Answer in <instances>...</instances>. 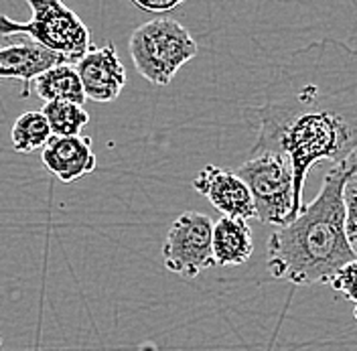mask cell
Here are the masks:
<instances>
[{
  "mask_svg": "<svg viewBox=\"0 0 357 351\" xmlns=\"http://www.w3.org/2000/svg\"><path fill=\"white\" fill-rule=\"evenodd\" d=\"M256 128L252 151L289 156L294 177L290 221L303 214L307 175L321 160L347 163L357 153V49L321 39L272 69L260 106L245 110Z\"/></svg>",
  "mask_w": 357,
  "mask_h": 351,
  "instance_id": "1",
  "label": "cell"
},
{
  "mask_svg": "<svg viewBox=\"0 0 357 351\" xmlns=\"http://www.w3.org/2000/svg\"><path fill=\"white\" fill-rule=\"evenodd\" d=\"M356 165V156L333 165L303 214L270 236L266 266L274 278L296 286H327L337 270L356 260L345 236L343 205V185Z\"/></svg>",
  "mask_w": 357,
  "mask_h": 351,
  "instance_id": "2",
  "label": "cell"
},
{
  "mask_svg": "<svg viewBox=\"0 0 357 351\" xmlns=\"http://www.w3.org/2000/svg\"><path fill=\"white\" fill-rule=\"evenodd\" d=\"M128 51L136 71L153 86H169L177 71L189 64L199 47L175 19H153L134 29Z\"/></svg>",
  "mask_w": 357,
  "mask_h": 351,
  "instance_id": "3",
  "label": "cell"
},
{
  "mask_svg": "<svg viewBox=\"0 0 357 351\" xmlns=\"http://www.w3.org/2000/svg\"><path fill=\"white\" fill-rule=\"evenodd\" d=\"M26 4L31 6V19L26 22L0 15L2 37L24 35L63 57L66 64H77L93 47L86 22L63 0H26Z\"/></svg>",
  "mask_w": 357,
  "mask_h": 351,
  "instance_id": "4",
  "label": "cell"
},
{
  "mask_svg": "<svg viewBox=\"0 0 357 351\" xmlns=\"http://www.w3.org/2000/svg\"><path fill=\"white\" fill-rule=\"evenodd\" d=\"M248 185L256 220L268 225L289 223L294 205V177L289 156L278 151H250L236 169Z\"/></svg>",
  "mask_w": 357,
  "mask_h": 351,
  "instance_id": "5",
  "label": "cell"
},
{
  "mask_svg": "<svg viewBox=\"0 0 357 351\" xmlns=\"http://www.w3.org/2000/svg\"><path fill=\"white\" fill-rule=\"evenodd\" d=\"M213 220L199 211H185L173 221L162 246L167 270L183 278H195L203 270L215 266L213 260Z\"/></svg>",
  "mask_w": 357,
  "mask_h": 351,
  "instance_id": "6",
  "label": "cell"
},
{
  "mask_svg": "<svg viewBox=\"0 0 357 351\" xmlns=\"http://www.w3.org/2000/svg\"><path fill=\"white\" fill-rule=\"evenodd\" d=\"M75 69L82 80L86 98L100 104L118 100L128 82L126 67L120 61L114 43H106L100 49L91 47L75 64Z\"/></svg>",
  "mask_w": 357,
  "mask_h": 351,
  "instance_id": "7",
  "label": "cell"
},
{
  "mask_svg": "<svg viewBox=\"0 0 357 351\" xmlns=\"http://www.w3.org/2000/svg\"><path fill=\"white\" fill-rule=\"evenodd\" d=\"M193 189L209 199L211 205L227 218L256 220L252 193L236 171L207 165L193 179Z\"/></svg>",
  "mask_w": 357,
  "mask_h": 351,
  "instance_id": "8",
  "label": "cell"
},
{
  "mask_svg": "<svg viewBox=\"0 0 357 351\" xmlns=\"http://www.w3.org/2000/svg\"><path fill=\"white\" fill-rule=\"evenodd\" d=\"M45 169L63 183H73L98 169L89 136H51L41 151Z\"/></svg>",
  "mask_w": 357,
  "mask_h": 351,
  "instance_id": "9",
  "label": "cell"
},
{
  "mask_svg": "<svg viewBox=\"0 0 357 351\" xmlns=\"http://www.w3.org/2000/svg\"><path fill=\"white\" fill-rule=\"evenodd\" d=\"M66 64L63 57L45 49L33 39H24L19 43L0 47V80H21L22 96L29 94L31 84L39 73L53 66Z\"/></svg>",
  "mask_w": 357,
  "mask_h": 351,
  "instance_id": "10",
  "label": "cell"
},
{
  "mask_svg": "<svg viewBox=\"0 0 357 351\" xmlns=\"http://www.w3.org/2000/svg\"><path fill=\"white\" fill-rule=\"evenodd\" d=\"M213 260L218 266H240L254 254L252 227L245 220L223 216L213 223Z\"/></svg>",
  "mask_w": 357,
  "mask_h": 351,
  "instance_id": "11",
  "label": "cell"
},
{
  "mask_svg": "<svg viewBox=\"0 0 357 351\" xmlns=\"http://www.w3.org/2000/svg\"><path fill=\"white\" fill-rule=\"evenodd\" d=\"M35 91L43 102H73L77 106H84L88 100L84 94L82 80L77 75V69L71 64H59L49 67L43 73L35 77Z\"/></svg>",
  "mask_w": 357,
  "mask_h": 351,
  "instance_id": "12",
  "label": "cell"
},
{
  "mask_svg": "<svg viewBox=\"0 0 357 351\" xmlns=\"http://www.w3.org/2000/svg\"><path fill=\"white\" fill-rule=\"evenodd\" d=\"M53 132L49 128V122L41 110L24 112L13 124L10 140L13 149L17 153H33L43 151V147L49 142Z\"/></svg>",
  "mask_w": 357,
  "mask_h": 351,
  "instance_id": "13",
  "label": "cell"
},
{
  "mask_svg": "<svg viewBox=\"0 0 357 351\" xmlns=\"http://www.w3.org/2000/svg\"><path fill=\"white\" fill-rule=\"evenodd\" d=\"M53 136H79L88 126L89 114L73 102H45L41 108Z\"/></svg>",
  "mask_w": 357,
  "mask_h": 351,
  "instance_id": "14",
  "label": "cell"
},
{
  "mask_svg": "<svg viewBox=\"0 0 357 351\" xmlns=\"http://www.w3.org/2000/svg\"><path fill=\"white\" fill-rule=\"evenodd\" d=\"M343 205H345V236L357 258V165L343 185Z\"/></svg>",
  "mask_w": 357,
  "mask_h": 351,
  "instance_id": "15",
  "label": "cell"
},
{
  "mask_svg": "<svg viewBox=\"0 0 357 351\" xmlns=\"http://www.w3.org/2000/svg\"><path fill=\"white\" fill-rule=\"evenodd\" d=\"M327 286H331L333 290L341 292L345 299L354 301L357 305V258L345 264L341 270H337V274Z\"/></svg>",
  "mask_w": 357,
  "mask_h": 351,
  "instance_id": "16",
  "label": "cell"
},
{
  "mask_svg": "<svg viewBox=\"0 0 357 351\" xmlns=\"http://www.w3.org/2000/svg\"><path fill=\"white\" fill-rule=\"evenodd\" d=\"M130 2L144 13H171L185 0H130Z\"/></svg>",
  "mask_w": 357,
  "mask_h": 351,
  "instance_id": "17",
  "label": "cell"
},
{
  "mask_svg": "<svg viewBox=\"0 0 357 351\" xmlns=\"http://www.w3.org/2000/svg\"><path fill=\"white\" fill-rule=\"evenodd\" d=\"M354 317H356V321H357V305H356V308H354Z\"/></svg>",
  "mask_w": 357,
  "mask_h": 351,
  "instance_id": "18",
  "label": "cell"
}]
</instances>
